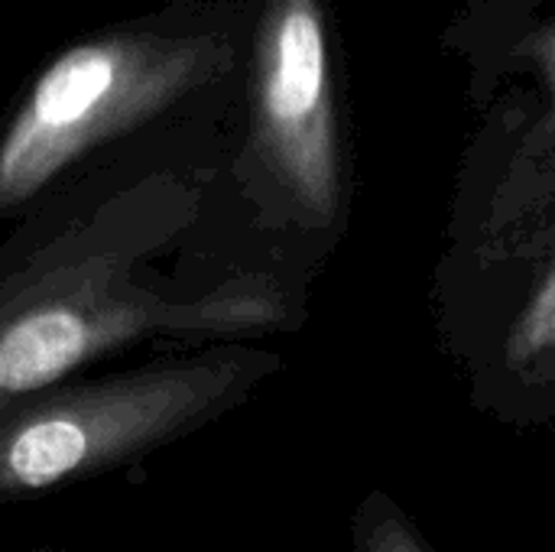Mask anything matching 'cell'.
I'll list each match as a JSON object with an SVG mask.
<instances>
[{"label":"cell","mask_w":555,"mask_h":552,"mask_svg":"<svg viewBox=\"0 0 555 552\" xmlns=\"http://www.w3.org/2000/svg\"><path fill=\"white\" fill-rule=\"evenodd\" d=\"M280 312V299L267 290L172 306L133 286L130 260L117 251L33 264L0 290V413L150 332H234L276 322Z\"/></svg>","instance_id":"2"},{"label":"cell","mask_w":555,"mask_h":552,"mask_svg":"<svg viewBox=\"0 0 555 552\" xmlns=\"http://www.w3.org/2000/svg\"><path fill=\"white\" fill-rule=\"evenodd\" d=\"M364 552H429L416 534L397 521V517H377L371 527H367V537H364Z\"/></svg>","instance_id":"6"},{"label":"cell","mask_w":555,"mask_h":552,"mask_svg":"<svg viewBox=\"0 0 555 552\" xmlns=\"http://www.w3.org/2000/svg\"><path fill=\"white\" fill-rule=\"evenodd\" d=\"M257 358L211 351L179 364L33 394L0 413V501L107 472L221 413Z\"/></svg>","instance_id":"3"},{"label":"cell","mask_w":555,"mask_h":552,"mask_svg":"<svg viewBox=\"0 0 555 552\" xmlns=\"http://www.w3.org/2000/svg\"><path fill=\"white\" fill-rule=\"evenodd\" d=\"M221 36L107 33L65 49L0 133V211L29 202L65 166L228 68Z\"/></svg>","instance_id":"1"},{"label":"cell","mask_w":555,"mask_h":552,"mask_svg":"<svg viewBox=\"0 0 555 552\" xmlns=\"http://www.w3.org/2000/svg\"><path fill=\"white\" fill-rule=\"evenodd\" d=\"M507 361L527 374L555 368V264L540 280L507 335Z\"/></svg>","instance_id":"5"},{"label":"cell","mask_w":555,"mask_h":552,"mask_svg":"<svg viewBox=\"0 0 555 552\" xmlns=\"http://www.w3.org/2000/svg\"><path fill=\"white\" fill-rule=\"evenodd\" d=\"M257 150L280 189L315 221L338 205L328 39L319 0H270L257 33Z\"/></svg>","instance_id":"4"},{"label":"cell","mask_w":555,"mask_h":552,"mask_svg":"<svg viewBox=\"0 0 555 552\" xmlns=\"http://www.w3.org/2000/svg\"><path fill=\"white\" fill-rule=\"evenodd\" d=\"M540 59H543V65H546V78H550V94H553V114H550V120L555 124V36L553 39H546L540 49Z\"/></svg>","instance_id":"7"}]
</instances>
